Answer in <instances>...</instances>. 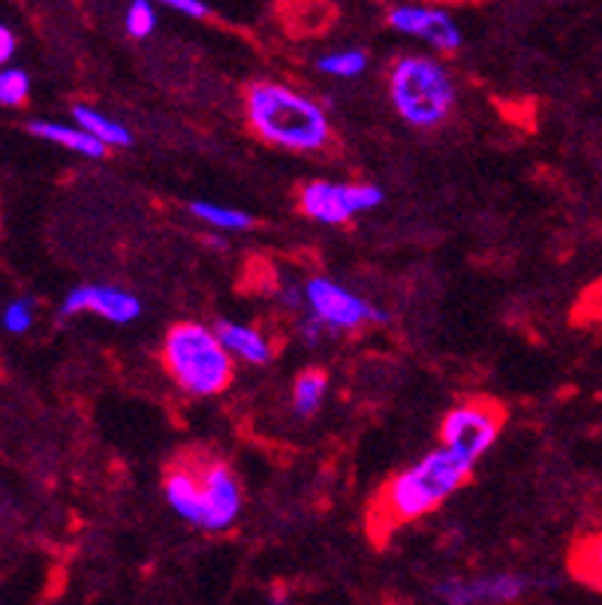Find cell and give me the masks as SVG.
I'll list each match as a JSON object with an SVG mask.
<instances>
[{
	"instance_id": "cell-1",
	"label": "cell",
	"mask_w": 602,
	"mask_h": 605,
	"mask_svg": "<svg viewBox=\"0 0 602 605\" xmlns=\"http://www.w3.org/2000/svg\"><path fill=\"white\" fill-rule=\"evenodd\" d=\"M471 474L473 464L446 446L427 452L425 458L392 476L377 495L371 507L373 537H386L401 524H413L419 518L431 516L471 482Z\"/></svg>"
},
{
	"instance_id": "cell-2",
	"label": "cell",
	"mask_w": 602,
	"mask_h": 605,
	"mask_svg": "<svg viewBox=\"0 0 602 605\" xmlns=\"http://www.w3.org/2000/svg\"><path fill=\"white\" fill-rule=\"evenodd\" d=\"M244 118L263 142L293 155H323L335 139L329 112L284 82H253L244 91Z\"/></svg>"
},
{
	"instance_id": "cell-3",
	"label": "cell",
	"mask_w": 602,
	"mask_h": 605,
	"mask_svg": "<svg viewBox=\"0 0 602 605\" xmlns=\"http://www.w3.org/2000/svg\"><path fill=\"white\" fill-rule=\"evenodd\" d=\"M160 359L172 383L193 397L220 395L235 376V359L220 341L218 329L193 319L176 322L166 331Z\"/></svg>"
},
{
	"instance_id": "cell-4",
	"label": "cell",
	"mask_w": 602,
	"mask_h": 605,
	"mask_svg": "<svg viewBox=\"0 0 602 605\" xmlns=\"http://www.w3.org/2000/svg\"><path fill=\"white\" fill-rule=\"evenodd\" d=\"M389 99L398 118L416 130H434L455 109V78L437 57L404 55L389 66Z\"/></svg>"
},
{
	"instance_id": "cell-5",
	"label": "cell",
	"mask_w": 602,
	"mask_h": 605,
	"mask_svg": "<svg viewBox=\"0 0 602 605\" xmlns=\"http://www.w3.org/2000/svg\"><path fill=\"white\" fill-rule=\"evenodd\" d=\"M310 319H317L326 335H344L359 331L368 322H389V314L373 308L368 298L352 293L331 277H310L305 284V310Z\"/></svg>"
},
{
	"instance_id": "cell-6",
	"label": "cell",
	"mask_w": 602,
	"mask_h": 605,
	"mask_svg": "<svg viewBox=\"0 0 602 605\" xmlns=\"http://www.w3.org/2000/svg\"><path fill=\"white\" fill-rule=\"evenodd\" d=\"M386 193L377 184H344V181H307L298 193V209L305 217L323 226H347L352 217L365 211H373L383 205Z\"/></svg>"
},
{
	"instance_id": "cell-7",
	"label": "cell",
	"mask_w": 602,
	"mask_h": 605,
	"mask_svg": "<svg viewBox=\"0 0 602 605\" xmlns=\"http://www.w3.org/2000/svg\"><path fill=\"white\" fill-rule=\"evenodd\" d=\"M500 431H504V410L494 401L476 397V401H464L458 407H452L443 416L440 446H446L461 458L476 464L497 443Z\"/></svg>"
},
{
	"instance_id": "cell-8",
	"label": "cell",
	"mask_w": 602,
	"mask_h": 605,
	"mask_svg": "<svg viewBox=\"0 0 602 605\" xmlns=\"http://www.w3.org/2000/svg\"><path fill=\"white\" fill-rule=\"evenodd\" d=\"M193 458H197L199 479H202L205 503H209V533L230 530L244 507L239 476L232 474L230 464L218 461V458H209V455H193Z\"/></svg>"
},
{
	"instance_id": "cell-9",
	"label": "cell",
	"mask_w": 602,
	"mask_h": 605,
	"mask_svg": "<svg viewBox=\"0 0 602 605\" xmlns=\"http://www.w3.org/2000/svg\"><path fill=\"white\" fill-rule=\"evenodd\" d=\"M392 31L404 36H416L427 43L434 52H458L461 49V28L455 24L450 12L440 7H422V3H404L389 12Z\"/></svg>"
},
{
	"instance_id": "cell-10",
	"label": "cell",
	"mask_w": 602,
	"mask_h": 605,
	"mask_svg": "<svg viewBox=\"0 0 602 605\" xmlns=\"http://www.w3.org/2000/svg\"><path fill=\"white\" fill-rule=\"evenodd\" d=\"M76 314H97L106 322L127 326L133 319L142 317V301L120 287H76L64 298V305L57 310V317L70 319Z\"/></svg>"
},
{
	"instance_id": "cell-11",
	"label": "cell",
	"mask_w": 602,
	"mask_h": 605,
	"mask_svg": "<svg viewBox=\"0 0 602 605\" xmlns=\"http://www.w3.org/2000/svg\"><path fill=\"white\" fill-rule=\"evenodd\" d=\"M525 575L497 573L479 575V579H455V582H443L437 587L440 599L455 605H494V603H515L527 594Z\"/></svg>"
},
{
	"instance_id": "cell-12",
	"label": "cell",
	"mask_w": 602,
	"mask_h": 605,
	"mask_svg": "<svg viewBox=\"0 0 602 605\" xmlns=\"http://www.w3.org/2000/svg\"><path fill=\"white\" fill-rule=\"evenodd\" d=\"M214 329H218L220 341L232 352L235 362L263 368L274 359V343L263 329L247 326V322H235V319H220Z\"/></svg>"
},
{
	"instance_id": "cell-13",
	"label": "cell",
	"mask_w": 602,
	"mask_h": 605,
	"mask_svg": "<svg viewBox=\"0 0 602 605\" xmlns=\"http://www.w3.org/2000/svg\"><path fill=\"white\" fill-rule=\"evenodd\" d=\"M28 130L33 136H40L45 142L61 145V148H70V151H76L82 157H91V160H99V157H106V145L94 139L85 127H78V124H61V121H31L28 124Z\"/></svg>"
},
{
	"instance_id": "cell-14",
	"label": "cell",
	"mask_w": 602,
	"mask_h": 605,
	"mask_svg": "<svg viewBox=\"0 0 602 605\" xmlns=\"http://www.w3.org/2000/svg\"><path fill=\"white\" fill-rule=\"evenodd\" d=\"M73 121H76L78 127H85V130H88L94 139H99V142L106 145V148H130L133 145L130 130L120 121H115V118H109V115H103L99 109H94V106L76 103V106H73Z\"/></svg>"
},
{
	"instance_id": "cell-15",
	"label": "cell",
	"mask_w": 602,
	"mask_h": 605,
	"mask_svg": "<svg viewBox=\"0 0 602 605\" xmlns=\"http://www.w3.org/2000/svg\"><path fill=\"white\" fill-rule=\"evenodd\" d=\"M326 389H329V374L319 368H307L296 376L293 383V413L298 418L317 416L323 401H326Z\"/></svg>"
},
{
	"instance_id": "cell-16",
	"label": "cell",
	"mask_w": 602,
	"mask_h": 605,
	"mask_svg": "<svg viewBox=\"0 0 602 605\" xmlns=\"http://www.w3.org/2000/svg\"><path fill=\"white\" fill-rule=\"evenodd\" d=\"M190 214L205 223V226H214V230L223 232H247L253 226V217L247 211L220 205V202H205V199L190 202Z\"/></svg>"
},
{
	"instance_id": "cell-17",
	"label": "cell",
	"mask_w": 602,
	"mask_h": 605,
	"mask_svg": "<svg viewBox=\"0 0 602 605\" xmlns=\"http://www.w3.org/2000/svg\"><path fill=\"white\" fill-rule=\"evenodd\" d=\"M570 563L572 573L579 575L581 582L602 591V530L600 533H593L591 540H584L579 549L572 551Z\"/></svg>"
},
{
	"instance_id": "cell-18",
	"label": "cell",
	"mask_w": 602,
	"mask_h": 605,
	"mask_svg": "<svg viewBox=\"0 0 602 605\" xmlns=\"http://www.w3.org/2000/svg\"><path fill=\"white\" fill-rule=\"evenodd\" d=\"M319 73L335 78H359L365 70H368V55L359 52V49H338V52H329L317 61Z\"/></svg>"
},
{
	"instance_id": "cell-19",
	"label": "cell",
	"mask_w": 602,
	"mask_h": 605,
	"mask_svg": "<svg viewBox=\"0 0 602 605\" xmlns=\"http://www.w3.org/2000/svg\"><path fill=\"white\" fill-rule=\"evenodd\" d=\"M31 97V78L19 66H7L0 70V106L7 109H19Z\"/></svg>"
},
{
	"instance_id": "cell-20",
	"label": "cell",
	"mask_w": 602,
	"mask_h": 605,
	"mask_svg": "<svg viewBox=\"0 0 602 605\" xmlns=\"http://www.w3.org/2000/svg\"><path fill=\"white\" fill-rule=\"evenodd\" d=\"M124 28L133 40H148L157 31V3L154 0H133L124 15Z\"/></svg>"
},
{
	"instance_id": "cell-21",
	"label": "cell",
	"mask_w": 602,
	"mask_h": 605,
	"mask_svg": "<svg viewBox=\"0 0 602 605\" xmlns=\"http://www.w3.org/2000/svg\"><path fill=\"white\" fill-rule=\"evenodd\" d=\"M33 326V305L28 298H19V301H10L7 310H3V329L10 335H24V331Z\"/></svg>"
},
{
	"instance_id": "cell-22",
	"label": "cell",
	"mask_w": 602,
	"mask_h": 605,
	"mask_svg": "<svg viewBox=\"0 0 602 605\" xmlns=\"http://www.w3.org/2000/svg\"><path fill=\"white\" fill-rule=\"evenodd\" d=\"M154 3H160V7H169V10L184 12L190 19H205L209 15V7L202 3V0H154Z\"/></svg>"
},
{
	"instance_id": "cell-23",
	"label": "cell",
	"mask_w": 602,
	"mask_h": 605,
	"mask_svg": "<svg viewBox=\"0 0 602 605\" xmlns=\"http://www.w3.org/2000/svg\"><path fill=\"white\" fill-rule=\"evenodd\" d=\"M12 55H15V33L7 24H0V66L7 64Z\"/></svg>"
}]
</instances>
